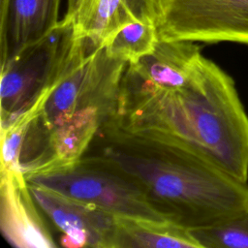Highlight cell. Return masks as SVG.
Listing matches in <instances>:
<instances>
[{"label": "cell", "instance_id": "6da1fadb", "mask_svg": "<svg viewBox=\"0 0 248 248\" xmlns=\"http://www.w3.org/2000/svg\"><path fill=\"white\" fill-rule=\"evenodd\" d=\"M115 122L130 132L177 144L248 180V115L232 77L202 54L187 82L176 89L122 78Z\"/></svg>", "mask_w": 248, "mask_h": 248}, {"label": "cell", "instance_id": "7a4b0ae2", "mask_svg": "<svg viewBox=\"0 0 248 248\" xmlns=\"http://www.w3.org/2000/svg\"><path fill=\"white\" fill-rule=\"evenodd\" d=\"M84 155L125 174L166 220L188 230L248 210V183L189 150L130 132L115 120L103 126Z\"/></svg>", "mask_w": 248, "mask_h": 248}, {"label": "cell", "instance_id": "3957f363", "mask_svg": "<svg viewBox=\"0 0 248 248\" xmlns=\"http://www.w3.org/2000/svg\"><path fill=\"white\" fill-rule=\"evenodd\" d=\"M83 39L82 50L68 73L31 115L21 147L74 116L96 113L108 121L116 119L121 81L129 63L108 56L104 46Z\"/></svg>", "mask_w": 248, "mask_h": 248}, {"label": "cell", "instance_id": "277c9868", "mask_svg": "<svg viewBox=\"0 0 248 248\" xmlns=\"http://www.w3.org/2000/svg\"><path fill=\"white\" fill-rule=\"evenodd\" d=\"M84 45L72 19H65L44 38L1 64V129L28 111L63 79Z\"/></svg>", "mask_w": 248, "mask_h": 248}, {"label": "cell", "instance_id": "5b68a950", "mask_svg": "<svg viewBox=\"0 0 248 248\" xmlns=\"http://www.w3.org/2000/svg\"><path fill=\"white\" fill-rule=\"evenodd\" d=\"M25 179L30 185L94 204L116 217L166 220L133 181L93 156L83 155L73 164L28 174Z\"/></svg>", "mask_w": 248, "mask_h": 248}, {"label": "cell", "instance_id": "8992f818", "mask_svg": "<svg viewBox=\"0 0 248 248\" xmlns=\"http://www.w3.org/2000/svg\"><path fill=\"white\" fill-rule=\"evenodd\" d=\"M161 40L248 46V0H157Z\"/></svg>", "mask_w": 248, "mask_h": 248}, {"label": "cell", "instance_id": "52a82bcc", "mask_svg": "<svg viewBox=\"0 0 248 248\" xmlns=\"http://www.w3.org/2000/svg\"><path fill=\"white\" fill-rule=\"evenodd\" d=\"M28 185L42 212L61 232L63 247L112 248L116 216L53 190Z\"/></svg>", "mask_w": 248, "mask_h": 248}, {"label": "cell", "instance_id": "ba28073f", "mask_svg": "<svg viewBox=\"0 0 248 248\" xmlns=\"http://www.w3.org/2000/svg\"><path fill=\"white\" fill-rule=\"evenodd\" d=\"M22 172L1 171L0 228L17 248H53L56 243Z\"/></svg>", "mask_w": 248, "mask_h": 248}, {"label": "cell", "instance_id": "9c48e42d", "mask_svg": "<svg viewBox=\"0 0 248 248\" xmlns=\"http://www.w3.org/2000/svg\"><path fill=\"white\" fill-rule=\"evenodd\" d=\"M60 0H0V56L5 63L58 23Z\"/></svg>", "mask_w": 248, "mask_h": 248}, {"label": "cell", "instance_id": "30bf717a", "mask_svg": "<svg viewBox=\"0 0 248 248\" xmlns=\"http://www.w3.org/2000/svg\"><path fill=\"white\" fill-rule=\"evenodd\" d=\"M201 54L195 42L159 39L151 53L128 64L123 78L152 88L176 89L187 82Z\"/></svg>", "mask_w": 248, "mask_h": 248}, {"label": "cell", "instance_id": "8fae6325", "mask_svg": "<svg viewBox=\"0 0 248 248\" xmlns=\"http://www.w3.org/2000/svg\"><path fill=\"white\" fill-rule=\"evenodd\" d=\"M74 22L78 37L99 46L120 27L134 21L157 25V0H83L68 18Z\"/></svg>", "mask_w": 248, "mask_h": 248}, {"label": "cell", "instance_id": "7c38bea8", "mask_svg": "<svg viewBox=\"0 0 248 248\" xmlns=\"http://www.w3.org/2000/svg\"><path fill=\"white\" fill-rule=\"evenodd\" d=\"M201 248L190 230L169 220L116 217L112 248Z\"/></svg>", "mask_w": 248, "mask_h": 248}, {"label": "cell", "instance_id": "4fadbf2b", "mask_svg": "<svg viewBox=\"0 0 248 248\" xmlns=\"http://www.w3.org/2000/svg\"><path fill=\"white\" fill-rule=\"evenodd\" d=\"M159 40L157 25L150 22H130L110 35L103 46L112 58L135 63L151 53Z\"/></svg>", "mask_w": 248, "mask_h": 248}, {"label": "cell", "instance_id": "5bb4252c", "mask_svg": "<svg viewBox=\"0 0 248 248\" xmlns=\"http://www.w3.org/2000/svg\"><path fill=\"white\" fill-rule=\"evenodd\" d=\"M190 232L201 248H248V210Z\"/></svg>", "mask_w": 248, "mask_h": 248}, {"label": "cell", "instance_id": "9a60e30c", "mask_svg": "<svg viewBox=\"0 0 248 248\" xmlns=\"http://www.w3.org/2000/svg\"><path fill=\"white\" fill-rule=\"evenodd\" d=\"M82 1L83 0H67V10L64 17H70L76 12V10L78 8Z\"/></svg>", "mask_w": 248, "mask_h": 248}]
</instances>
